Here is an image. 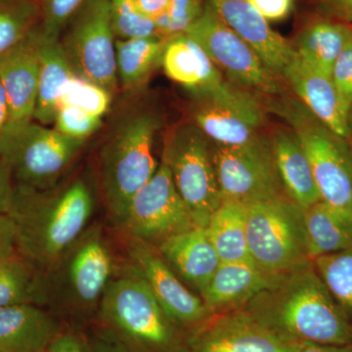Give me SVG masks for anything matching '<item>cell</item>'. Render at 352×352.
Wrapping results in <instances>:
<instances>
[{
  "label": "cell",
  "instance_id": "cell-1",
  "mask_svg": "<svg viewBox=\"0 0 352 352\" xmlns=\"http://www.w3.org/2000/svg\"><path fill=\"white\" fill-rule=\"evenodd\" d=\"M282 339L295 344H352V324L311 261L275 275L244 307Z\"/></svg>",
  "mask_w": 352,
  "mask_h": 352
},
{
  "label": "cell",
  "instance_id": "cell-2",
  "mask_svg": "<svg viewBox=\"0 0 352 352\" xmlns=\"http://www.w3.org/2000/svg\"><path fill=\"white\" fill-rule=\"evenodd\" d=\"M94 207L82 180L54 193L16 189L17 252L34 266L52 267L85 233Z\"/></svg>",
  "mask_w": 352,
  "mask_h": 352
},
{
  "label": "cell",
  "instance_id": "cell-3",
  "mask_svg": "<svg viewBox=\"0 0 352 352\" xmlns=\"http://www.w3.org/2000/svg\"><path fill=\"white\" fill-rule=\"evenodd\" d=\"M161 126L156 113H129L113 129L101 152V178L109 214L122 226L138 190L156 173L154 140Z\"/></svg>",
  "mask_w": 352,
  "mask_h": 352
},
{
  "label": "cell",
  "instance_id": "cell-4",
  "mask_svg": "<svg viewBox=\"0 0 352 352\" xmlns=\"http://www.w3.org/2000/svg\"><path fill=\"white\" fill-rule=\"evenodd\" d=\"M100 305L101 317L108 328L132 349L144 352L180 351L175 322L131 266L124 275L111 280Z\"/></svg>",
  "mask_w": 352,
  "mask_h": 352
},
{
  "label": "cell",
  "instance_id": "cell-5",
  "mask_svg": "<svg viewBox=\"0 0 352 352\" xmlns=\"http://www.w3.org/2000/svg\"><path fill=\"white\" fill-rule=\"evenodd\" d=\"M300 139L314 171L321 201L352 219V150L300 102L282 99L271 104Z\"/></svg>",
  "mask_w": 352,
  "mask_h": 352
},
{
  "label": "cell",
  "instance_id": "cell-6",
  "mask_svg": "<svg viewBox=\"0 0 352 352\" xmlns=\"http://www.w3.org/2000/svg\"><path fill=\"white\" fill-rule=\"evenodd\" d=\"M83 143L32 120L4 129L0 157L10 166L16 189L45 192L68 170Z\"/></svg>",
  "mask_w": 352,
  "mask_h": 352
},
{
  "label": "cell",
  "instance_id": "cell-7",
  "mask_svg": "<svg viewBox=\"0 0 352 352\" xmlns=\"http://www.w3.org/2000/svg\"><path fill=\"white\" fill-rule=\"evenodd\" d=\"M245 206L250 258L256 267L278 275L310 261L302 208L288 195Z\"/></svg>",
  "mask_w": 352,
  "mask_h": 352
},
{
  "label": "cell",
  "instance_id": "cell-8",
  "mask_svg": "<svg viewBox=\"0 0 352 352\" xmlns=\"http://www.w3.org/2000/svg\"><path fill=\"white\" fill-rule=\"evenodd\" d=\"M65 29L60 43L74 73L113 95L118 73L110 0H85Z\"/></svg>",
  "mask_w": 352,
  "mask_h": 352
},
{
  "label": "cell",
  "instance_id": "cell-9",
  "mask_svg": "<svg viewBox=\"0 0 352 352\" xmlns=\"http://www.w3.org/2000/svg\"><path fill=\"white\" fill-rule=\"evenodd\" d=\"M163 157L194 223L207 227L222 203L208 139L195 124H183L171 134Z\"/></svg>",
  "mask_w": 352,
  "mask_h": 352
},
{
  "label": "cell",
  "instance_id": "cell-10",
  "mask_svg": "<svg viewBox=\"0 0 352 352\" xmlns=\"http://www.w3.org/2000/svg\"><path fill=\"white\" fill-rule=\"evenodd\" d=\"M210 151L222 201L250 205L287 195L270 139L261 135L233 147L212 144Z\"/></svg>",
  "mask_w": 352,
  "mask_h": 352
},
{
  "label": "cell",
  "instance_id": "cell-11",
  "mask_svg": "<svg viewBox=\"0 0 352 352\" xmlns=\"http://www.w3.org/2000/svg\"><path fill=\"white\" fill-rule=\"evenodd\" d=\"M206 51L217 68L252 92L276 95L283 91L278 76L256 51L227 27L205 0L203 13L185 34Z\"/></svg>",
  "mask_w": 352,
  "mask_h": 352
},
{
  "label": "cell",
  "instance_id": "cell-12",
  "mask_svg": "<svg viewBox=\"0 0 352 352\" xmlns=\"http://www.w3.org/2000/svg\"><path fill=\"white\" fill-rule=\"evenodd\" d=\"M195 226L163 157L154 175L131 199L120 227L131 237L154 245Z\"/></svg>",
  "mask_w": 352,
  "mask_h": 352
},
{
  "label": "cell",
  "instance_id": "cell-13",
  "mask_svg": "<svg viewBox=\"0 0 352 352\" xmlns=\"http://www.w3.org/2000/svg\"><path fill=\"white\" fill-rule=\"evenodd\" d=\"M199 97L195 124L212 144L233 147L261 138L264 110L250 90L223 80Z\"/></svg>",
  "mask_w": 352,
  "mask_h": 352
},
{
  "label": "cell",
  "instance_id": "cell-14",
  "mask_svg": "<svg viewBox=\"0 0 352 352\" xmlns=\"http://www.w3.org/2000/svg\"><path fill=\"white\" fill-rule=\"evenodd\" d=\"M127 252L132 270L144 280L164 312L175 324L200 326L212 316L201 296L194 295L185 287L155 245L131 237Z\"/></svg>",
  "mask_w": 352,
  "mask_h": 352
},
{
  "label": "cell",
  "instance_id": "cell-15",
  "mask_svg": "<svg viewBox=\"0 0 352 352\" xmlns=\"http://www.w3.org/2000/svg\"><path fill=\"white\" fill-rule=\"evenodd\" d=\"M190 346L195 352H298L300 344L282 339L239 308L208 317Z\"/></svg>",
  "mask_w": 352,
  "mask_h": 352
},
{
  "label": "cell",
  "instance_id": "cell-16",
  "mask_svg": "<svg viewBox=\"0 0 352 352\" xmlns=\"http://www.w3.org/2000/svg\"><path fill=\"white\" fill-rule=\"evenodd\" d=\"M222 22L250 44L278 78L295 56V47L273 31L250 0H206Z\"/></svg>",
  "mask_w": 352,
  "mask_h": 352
},
{
  "label": "cell",
  "instance_id": "cell-17",
  "mask_svg": "<svg viewBox=\"0 0 352 352\" xmlns=\"http://www.w3.org/2000/svg\"><path fill=\"white\" fill-rule=\"evenodd\" d=\"M65 256H68L66 282L76 305L92 307L100 302L113 274V258L100 229L80 236Z\"/></svg>",
  "mask_w": 352,
  "mask_h": 352
},
{
  "label": "cell",
  "instance_id": "cell-18",
  "mask_svg": "<svg viewBox=\"0 0 352 352\" xmlns=\"http://www.w3.org/2000/svg\"><path fill=\"white\" fill-rule=\"evenodd\" d=\"M36 28L24 41L0 56V82L9 105L7 126L34 120L39 73Z\"/></svg>",
  "mask_w": 352,
  "mask_h": 352
},
{
  "label": "cell",
  "instance_id": "cell-19",
  "mask_svg": "<svg viewBox=\"0 0 352 352\" xmlns=\"http://www.w3.org/2000/svg\"><path fill=\"white\" fill-rule=\"evenodd\" d=\"M281 78L317 119L340 138L346 140L349 138V117L342 108L331 76L309 68L296 52Z\"/></svg>",
  "mask_w": 352,
  "mask_h": 352
},
{
  "label": "cell",
  "instance_id": "cell-20",
  "mask_svg": "<svg viewBox=\"0 0 352 352\" xmlns=\"http://www.w3.org/2000/svg\"><path fill=\"white\" fill-rule=\"evenodd\" d=\"M157 250L199 295L221 263L206 227H192L171 235L157 244Z\"/></svg>",
  "mask_w": 352,
  "mask_h": 352
},
{
  "label": "cell",
  "instance_id": "cell-21",
  "mask_svg": "<svg viewBox=\"0 0 352 352\" xmlns=\"http://www.w3.org/2000/svg\"><path fill=\"white\" fill-rule=\"evenodd\" d=\"M274 277L252 261L221 263L200 296L210 314H223L244 307Z\"/></svg>",
  "mask_w": 352,
  "mask_h": 352
},
{
  "label": "cell",
  "instance_id": "cell-22",
  "mask_svg": "<svg viewBox=\"0 0 352 352\" xmlns=\"http://www.w3.org/2000/svg\"><path fill=\"white\" fill-rule=\"evenodd\" d=\"M59 333L54 319L32 303L0 308L1 352H46Z\"/></svg>",
  "mask_w": 352,
  "mask_h": 352
},
{
  "label": "cell",
  "instance_id": "cell-23",
  "mask_svg": "<svg viewBox=\"0 0 352 352\" xmlns=\"http://www.w3.org/2000/svg\"><path fill=\"white\" fill-rule=\"evenodd\" d=\"M39 63L38 98L34 120L48 126L54 124L62 97L74 76L73 69L60 39L44 34L41 24L36 28Z\"/></svg>",
  "mask_w": 352,
  "mask_h": 352
},
{
  "label": "cell",
  "instance_id": "cell-24",
  "mask_svg": "<svg viewBox=\"0 0 352 352\" xmlns=\"http://www.w3.org/2000/svg\"><path fill=\"white\" fill-rule=\"evenodd\" d=\"M162 64L170 80L193 90L198 96L224 80L206 51L184 34L166 41Z\"/></svg>",
  "mask_w": 352,
  "mask_h": 352
},
{
  "label": "cell",
  "instance_id": "cell-25",
  "mask_svg": "<svg viewBox=\"0 0 352 352\" xmlns=\"http://www.w3.org/2000/svg\"><path fill=\"white\" fill-rule=\"evenodd\" d=\"M271 145L278 175L289 198L302 208L320 201L311 164L295 132L280 129L271 139Z\"/></svg>",
  "mask_w": 352,
  "mask_h": 352
},
{
  "label": "cell",
  "instance_id": "cell-26",
  "mask_svg": "<svg viewBox=\"0 0 352 352\" xmlns=\"http://www.w3.org/2000/svg\"><path fill=\"white\" fill-rule=\"evenodd\" d=\"M302 219L310 261L351 247V217L320 201L302 208Z\"/></svg>",
  "mask_w": 352,
  "mask_h": 352
},
{
  "label": "cell",
  "instance_id": "cell-27",
  "mask_svg": "<svg viewBox=\"0 0 352 352\" xmlns=\"http://www.w3.org/2000/svg\"><path fill=\"white\" fill-rule=\"evenodd\" d=\"M352 39V29L344 23L321 20L303 30L295 50L309 68L331 76L333 65Z\"/></svg>",
  "mask_w": 352,
  "mask_h": 352
},
{
  "label": "cell",
  "instance_id": "cell-28",
  "mask_svg": "<svg viewBox=\"0 0 352 352\" xmlns=\"http://www.w3.org/2000/svg\"><path fill=\"white\" fill-rule=\"evenodd\" d=\"M206 228L221 263L251 261L245 205L237 201H222Z\"/></svg>",
  "mask_w": 352,
  "mask_h": 352
},
{
  "label": "cell",
  "instance_id": "cell-29",
  "mask_svg": "<svg viewBox=\"0 0 352 352\" xmlns=\"http://www.w3.org/2000/svg\"><path fill=\"white\" fill-rule=\"evenodd\" d=\"M166 41L159 36L116 38L117 73L122 87L134 89L147 80L162 62Z\"/></svg>",
  "mask_w": 352,
  "mask_h": 352
},
{
  "label": "cell",
  "instance_id": "cell-30",
  "mask_svg": "<svg viewBox=\"0 0 352 352\" xmlns=\"http://www.w3.org/2000/svg\"><path fill=\"white\" fill-rule=\"evenodd\" d=\"M38 291L36 266L19 252L0 259V308L32 303Z\"/></svg>",
  "mask_w": 352,
  "mask_h": 352
},
{
  "label": "cell",
  "instance_id": "cell-31",
  "mask_svg": "<svg viewBox=\"0 0 352 352\" xmlns=\"http://www.w3.org/2000/svg\"><path fill=\"white\" fill-rule=\"evenodd\" d=\"M41 22L38 0H0V56L24 41Z\"/></svg>",
  "mask_w": 352,
  "mask_h": 352
},
{
  "label": "cell",
  "instance_id": "cell-32",
  "mask_svg": "<svg viewBox=\"0 0 352 352\" xmlns=\"http://www.w3.org/2000/svg\"><path fill=\"white\" fill-rule=\"evenodd\" d=\"M322 281L352 324V245L312 261Z\"/></svg>",
  "mask_w": 352,
  "mask_h": 352
},
{
  "label": "cell",
  "instance_id": "cell-33",
  "mask_svg": "<svg viewBox=\"0 0 352 352\" xmlns=\"http://www.w3.org/2000/svg\"><path fill=\"white\" fill-rule=\"evenodd\" d=\"M110 6L116 38L157 36L156 23L140 12L135 0H110Z\"/></svg>",
  "mask_w": 352,
  "mask_h": 352
},
{
  "label": "cell",
  "instance_id": "cell-34",
  "mask_svg": "<svg viewBox=\"0 0 352 352\" xmlns=\"http://www.w3.org/2000/svg\"><path fill=\"white\" fill-rule=\"evenodd\" d=\"M111 96L112 95L104 88L75 75L69 80L60 108L62 106H75L102 119L110 107Z\"/></svg>",
  "mask_w": 352,
  "mask_h": 352
},
{
  "label": "cell",
  "instance_id": "cell-35",
  "mask_svg": "<svg viewBox=\"0 0 352 352\" xmlns=\"http://www.w3.org/2000/svg\"><path fill=\"white\" fill-rule=\"evenodd\" d=\"M54 124L55 129L63 135L85 141L100 129L102 119L75 106H62L58 111Z\"/></svg>",
  "mask_w": 352,
  "mask_h": 352
},
{
  "label": "cell",
  "instance_id": "cell-36",
  "mask_svg": "<svg viewBox=\"0 0 352 352\" xmlns=\"http://www.w3.org/2000/svg\"><path fill=\"white\" fill-rule=\"evenodd\" d=\"M41 10V30L51 38L60 39L69 20L85 0H38Z\"/></svg>",
  "mask_w": 352,
  "mask_h": 352
},
{
  "label": "cell",
  "instance_id": "cell-37",
  "mask_svg": "<svg viewBox=\"0 0 352 352\" xmlns=\"http://www.w3.org/2000/svg\"><path fill=\"white\" fill-rule=\"evenodd\" d=\"M205 0H171L166 11L168 25L166 32V41L185 34L187 29L203 13Z\"/></svg>",
  "mask_w": 352,
  "mask_h": 352
},
{
  "label": "cell",
  "instance_id": "cell-38",
  "mask_svg": "<svg viewBox=\"0 0 352 352\" xmlns=\"http://www.w3.org/2000/svg\"><path fill=\"white\" fill-rule=\"evenodd\" d=\"M344 112L352 113V39L340 53L331 75Z\"/></svg>",
  "mask_w": 352,
  "mask_h": 352
},
{
  "label": "cell",
  "instance_id": "cell-39",
  "mask_svg": "<svg viewBox=\"0 0 352 352\" xmlns=\"http://www.w3.org/2000/svg\"><path fill=\"white\" fill-rule=\"evenodd\" d=\"M88 346L91 352H134L129 344L108 327L97 330Z\"/></svg>",
  "mask_w": 352,
  "mask_h": 352
},
{
  "label": "cell",
  "instance_id": "cell-40",
  "mask_svg": "<svg viewBox=\"0 0 352 352\" xmlns=\"http://www.w3.org/2000/svg\"><path fill=\"white\" fill-rule=\"evenodd\" d=\"M16 205V186L10 166L0 157V214L12 215Z\"/></svg>",
  "mask_w": 352,
  "mask_h": 352
},
{
  "label": "cell",
  "instance_id": "cell-41",
  "mask_svg": "<svg viewBox=\"0 0 352 352\" xmlns=\"http://www.w3.org/2000/svg\"><path fill=\"white\" fill-rule=\"evenodd\" d=\"M267 22L286 19L293 9L294 0H250Z\"/></svg>",
  "mask_w": 352,
  "mask_h": 352
},
{
  "label": "cell",
  "instance_id": "cell-42",
  "mask_svg": "<svg viewBox=\"0 0 352 352\" xmlns=\"http://www.w3.org/2000/svg\"><path fill=\"white\" fill-rule=\"evenodd\" d=\"M17 252V224L10 214H0V259Z\"/></svg>",
  "mask_w": 352,
  "mask_h": 352
},
{
  "label": "cell",
  "instance_id": "cell-43",
  "mask_svg": "<svg viewBox=\"0 0 352 352\" xmlns=\"http://www.w3.org/2000/svg\"><path fill=\"white\" fill-rule=\"evenodd\" d=\"M46 352H91L89 346L78 336L59 333Z\"/></svg>",
  "mask_w": 352,
  "mask_h": 352
},
{
  "label": "cell",
  "instance_id": "cell-44",
  "mask_svg": "<svg viewBox=\"0 0 352 352\" xmlns=\"http://www.w3.org/2000/svg\"><path fill=\"white\" fill-rule=\"evenodd\" d=\"M324 12L342 21H352V0H316Z\"/></svg>",
  "mask_w": 352,
  "mask_h": 352
},
{
  "label": "cell",
  "instance_id": "cell-45",
  "mask_svg": "<svg viewBox=\"0 0 352 352\" xmlns=\"http://www.w3.org/2000/svg\"><path fill=\"white\" fill-rule=\"evenodd\" d=\"M135 2L141 13L155 21L168 11L171 0H135Z\"/></svg>",
  "mask_w": 352,
  "mask_h": 352
},
{
  "label": "cell",
  "instance_id": "cell-46",
  "mask_svg": "<svg viewBox=\"0 0 352 352\" xmlns=\"http://www.w3.org/2000/svg\"><path fill=\"white\" fill-rule=\"evenodd\" d=\"M298 352H352V344L336 346V344L302 342Z\"/></svg>",
  "mask_w": 352,
  "mask_h": 352
},
{
  "label": "cell",
  "instance_id": "cell-47",
  "mask_svg": "<svg viewBox=\"0 0 352 352\" xmlns=\"http://www.w3.org/2000/svg\"><path fill=\"white\" fill-rule=\"evenodd\" d=\"M9 122V105L6 90L0 82V135L6 129Z\"/></svg>",
  "mask_w": 352,
  "mask_h": 352
},
{
  "label": "cell",
  "instance_id": "cell-48",
  "mask_svg": "<svg viewBox=\"0 0 352 352\" xmlns=\"http://www.w3.org/2000/svg\"><path fill=\"white\" fill-rule=\"evenodd\" d=\"M0 352H1V351H0Z\"/></svg>",
  "mask_w": 352,
  "mask_h": 352
}]
</instances>
